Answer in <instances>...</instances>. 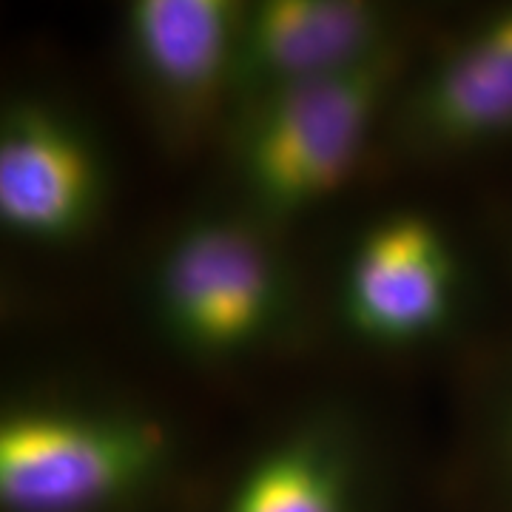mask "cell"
<instances>
[{"label":"cell","instance_id":"obj_1","mask_svg":"<svg viewBox=\"0 0 512 512\" xmlns=\"http://www.w3.org/2000/svg\"><path fill=\"white\" fill-rule=\"evenodd\" d=\"M180 424L92 376H32L0 404V512H157L185 478Z\"/></svg>","mask_w":512,"mask_h":512},{"label":"cell","instance_id":"obj_2","mask_svg":"<svg viewBox=\"0 0 512 512\" xmlns=\"http://www.w3.org/2000/svg\"><path fill=\"white\" fill-rule=\"evenodd\" d=\"M140 302L174 359L214 373L288 353L311 316L288 234L225 197L183 214L154 242Z\"/></svg>","mask_w":512,"mask_h":512},{"label":"cell","instance_id":"obj_3","mask_svg":"<svg viewBox=\"0 0 512 512\" xmlns=\"http://www.w3.org/2000/svg\"><path fill=\"white\" fill-rule=\"evenodd\" d=\"M416 60L413 37L390 52L265 94L231 114L217 146L225 200L291 234L365 168Z\"/></svg>","mask_w":512,"mask_h":512},{"label":"cell","instance_id":"obj_4","mask_svg":"<svg viewBox=\"0 0 512 512\" xmlns=\"http://www.w3.org/2000/svg\"><path fill=\"white\" fill-rule=\"evenodd\" d=\"M393 441L370 407L311 393L268 419L205 490L197 512H390Z\"/></svg>","mask_w":512,"mask_h":512},{"label":"cell","instance_id":"obj_5","mask_svg":"<svg viewBox=\"0 0 512 512\" xmlns=\"http://www.w3.org/2000/svg\"><path fill=\"white\" fill-rule=\"evenodd\" d=\"M467 259L447 222L421 205H390L353 234L333 274V319L373 353L444 345L467 311Z\"/></svg>","mask_w":512,"mask_h":512},{"label":"cell","instance_id":"obj_6","mask_svg":"<svg viewBox=\"0 0 512 512\" xmlns=\"http://www.w3.org/2000/svg\"><path fill=\"white\" fill-rule=\"evenodd\" d=\"M111 200V163L92 120L43 89L0 109V225L15 242L66 251L94 237Z\"/></svg>","mask_w":512,"mask_h":512},{"label":"cell","instance_id":"obj_7","mask_svg":"<svg viewBox=\"0 0 512 512\" xmlns=\"http://www.w3.org/2000/svg\"><path fill=\"white\" fill-rule=\"evenodd\" d=\"M237 0H131L120 12V60L148 126L168 151L220 140L234 103Z\"/></svg>","mask_w":512,"mask_h":512},{"label":"cell","instance_id":"obj_8","mask_svg":"<svg viewBox=\"0 0 512 512\" xmlns=\"http://www.w3.org/2000/svg\"><path fill=\"white\" fill-rule=\"evenodd\" d=\"M512 137V3L413 60L384 131L413 163H447Z\"/></svg>","mask_w":512,"mask_h":512},{"label":"cell","instance_id":"obj_9","mask_svg":"<svg viewBox=\"0 0 512 512\" xmlns=\"http://www.w3.org/2000/svg\"><path fill=\"white\" fill-rule=\"evenodd\" d=\"M404 40H410L404 15L390 3H373V0L245 3L239 20L231 114L265 94L362 66Z\"/></svg>","mask_w":512,"mask_h":512},{"label":"cell","instance_id":"obj_10","mask_svg":"<svg viewBox=\"0 0 512 512\" xmlns=\"http://www.w3.org/2000/svg\"><path fill=\"white\" fill-rule=\"evenodd\" d=\"M458 447L461 493L473 512H512V373L470 393Z\"/></svg>","mask_w":512,"mask_h":512}]
</instances>
